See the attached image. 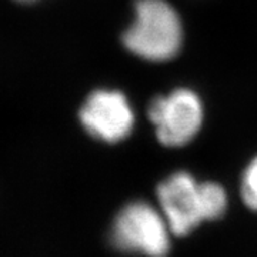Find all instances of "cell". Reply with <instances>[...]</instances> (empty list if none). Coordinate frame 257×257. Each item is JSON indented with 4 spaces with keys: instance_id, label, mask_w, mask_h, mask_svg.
I'll list each match as a JSON object with an SVG mask.
<instances>
[{
    "instance_id": "277c9868",
    "label": "cell",
    "mask_w": 257,
    "mask_h": 257,
    "mask_svg": "<svg viewBox=\"0 0 257 257\" xmlns=\"http://www.w3.org/2000/svg\"><path fill=\"white\" fill-rule=\"evenodd\" d=\"M147 116L163 146H184L202 128V99L190 89L180 87L165 96H156L149 104Z\"/></svg>"
},
{
    "instance_id": "5b68a950",
    "label": "cell",
    "mask_w": 257,
    "mask_h": 257,
    "mask_svg": "<svg viewBox=\"0 0 257 257\" xmlns=\"http://www.w3.org/2000/svg\"><path fill=\"white\" fill-rule=\"evenodd\" d=\"M79 120L93 139L113 145L123 142L133 132L135 111L121 92L99 89L86 97Z\"/></svg>"
},
{
    "instance_id": "7a4b0ae2",
    "label": "cell",
    "mask_w": 257,
    "mask_h": 257,
    "mask_svg": "<svg viewBox=\"0 0 257 257\" xmlns=\"http://www.w3.org/2000/svg\"><path fill=\"white\" fill-rule=\"evenodd\" d=\"M121 42L132 55L147 62L172 60L183 43L180 16L166 0H136L135 18Z\"/></svg>"
},
{
    "instance_id": "8992f818",
    "label": "cell",
    "mask_w": 257,
    "mask_h": 257,
    "mask_svg": "<svg viewBox=\"0 0 257 257\" xmlns=\"http://www.w3.org/2000/svg\"><path fill=\"white\" fill-rule=\"evenodd\" d=\"M240 193L243 203L250 210L257 211V156L250 162L241 176Z\"/></svg>"
},
{
    "instance_id": "3957f363",
    "label": "cell",
    "mask_w": 257,
    "mask_h": 257,
    "mask_svg": "<svg viewBox=\"0 0 257 257\" xmlns=\"http://www.w3.org/2000/svg\"><path fill=\"white\" fill-rule=\"evenodd\" d=\"M172 231L163 213L146 202H132L120 209L110 227L111 247L127 254L167 257Z\"/></svg>"
},
{
    "instance_id": "52a82bcc",
    "label": "cell",
    "mask_w": 257,
    "mask_h": 257,
    "mask_svg": "<svg viewBox=\"0 0 257 257\" xmlns=\"http://www.w3.org/2000/svg\"><path fill=\"white\" fill-rule=\"evenodd\" d=\"M18 3H33V2H37V0H15Z\"/></svg>"
},
{
    "instance_id": "6da1fadb",
    "label": "cell",
    "mask_w": 257,
    "mask_h": 257,
    "mask_svg": "<svg viewBox=\"0 0 257 257\" xmlns=\"http://www.w3.org/2000/svg\"><path fill=\"white\" fill-rule=\"evenodd\" d=\"M157 200L173 236H187L203 221L220 219L227 193L214 182H197L189 172H176L157 186Z\"/></svg>"
}]
</instances>
